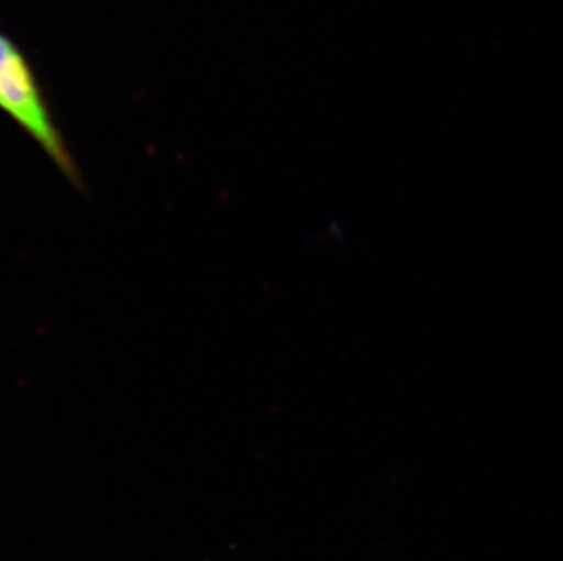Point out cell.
<instances>
[{"mask_svg": "<svg viewBox=\"0 0 563 561\" xmlns=\"http://www.w3.org/2000/svg\"><path fill=\"white\" fill-rule=\"evenodd\" d=\"M0 110L16 122L44 154L54 161L60 174L80 185L79 166L55 124L43 86L26 55L0 32Z\"/></svg>", "mask_w": 563, "mask_h": 561, "instance_id": "obj_1", "label": "cell"}]
</instances>
